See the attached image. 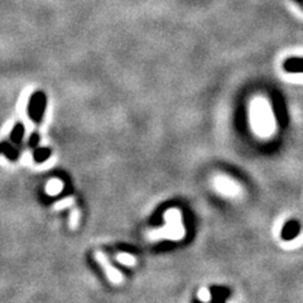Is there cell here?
Here are the masks:
<instances>
[{"label": "cell", "mask_w": 303, "mask_h": 303, "mask_svg": "<svg viewBox=\"0 0 303 303\" xmlns=\"http://www.w3.org/2000/svg\"><path fill=\"white\" fill-rule=\"evenodd\" d=\"M301 232V224L298 220H288L281 230V238L286 241H291L298 237Z\"/></svg>", "instance_id": "obj_1"}, {"label": "cell", "mask_w": 303, "mask_h": 303, "mask_svg": "<svg viewBox=\"0 0 303 303\" xmlns=\"http://www.w3.org/2000/svg\"><path fill=\"white\" fill-rule=\"evenodd\" d=\"M208 291H210L211 294V301L214 303H224L230 296H231V291H230V288H227V287L211 286L210 288H208Z\"/></svg>", "instance_id": "obj_2"}, {"label": "cell", "mask_w": 303, "mask_h": 303, "mask_svg": "<svg viewBox=\"0 0 303 303\" xmlns=\"http://www.w3.org/2000/svg\"><path fill=\"white\" fill-rule=\"evenodd\" d=\"M283 68L291 74H302L303 72V57H289L284 61Z\"/></svg>", "instance_id": "obj_3"}, {"label": "cell", "mask_w": 303, "mask_h": 303, "mask_svg": "<svg viewBox=\"0 0 303 303\" xmlns=\"http://www.w3.org/2000/svg\"><path fill=\"white\" fill-rule=\"evenodd\" d=\"M61 189H62V183L58 181H53V182H51L47 190L50 191V194H57Z\"/></svg>", "instance_id": "obj_4"}, {"label": "cell", "mask_w": 303, "mask_h": 303, "mask_svg": "<svg viewBox=\"0 0 303 303\" xmlns=\"http://www.w3.org/2000/svg\"><path fill=\"white\" fill-rule=\"evenodd\" d=\"M293 2L296 3V4H298L299 7H301L302 9H303V0H293Z\"/></svg>", "instance_id": "obj_5"}]
</instances>
